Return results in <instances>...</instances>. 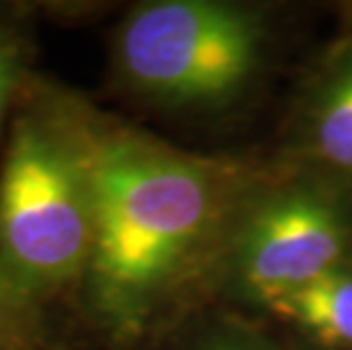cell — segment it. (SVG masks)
I'll use <instances>...</instances> for the list:
<instances>
[{
	"mask_svg": "<svg viewBox=\"0 0 352 350\" xmlns=\"http://www.w3.org/2000/svg\"><path fill=\"white\" fill-rule=\"evenodd\" d=\"M141 350H289L261 321L205 307L182 318Z\"/></svg>",
	"mask_w": 352,
	"mask_h": 350,
	"instance_id": "obj_8",
	"label": "cell"
},
{
	"mask_svg": "<svg viewBox=\"0 0 352 350\" xmlns=\"http://www.w3.org/2000/svg\"><path fill=\"white\" fill-rule=\"evenodd\" d=\"M69 346L64 327L34 309L0 266V350H66Z\"/></svg>",
	"mask_w": 352,
	"mask_h": 350,
	"instance_id": "obj_9",
	"label": "cell"
},
{
	"mask_svg": "<svg viewBox=\"0 0 352 350\" xmlns=\"http://www.w3.org/2000/svg\"><path fill=\"white\" fill-rule=\"evenodd\" d=\"M271 157L352 193V25L307 69Z\"/></svg>",
	"mask_w": 352,
	"mask_h": 350,
	"instance_id": "obj_5",
	"label": "cell"
},
{
	"mask_svg": "<svg viewBox=\"0 0 352 350\" xmlns=\"http://www.w3.org/2000/svg\"><path fill=\"white\" fill-rule=\"evenodd\" d=\"M94 98L39 71L0 155V266L69 334L94 237Z\"/></svg>",
	"mask_w": 352,
	"mask_h": 350,
	"instance_id": "obj_2",
	"label": "cell"
},
{
	"mask_svg": "<svg viewBox=\"0 0 352 350\" xmlns=\"http://www.w3.org/2000/svg\"><path fill=\"white\" fill-rule=\"evenodd\" d=\"M348 266L352 193L268 155L239 200L207 307L261 321L282 298Z\"/></svg>",
	"mask_w": 352,
	"mask_h": 350,
	"instance_id": "obj_4",
	"label": "cell"
},
{
	"mask_svg": "<svg viewBox=\"0 0 352 350\" xmlns=\"http://www.w3.org/2000/svg\"><path fill=\"white\" fill-rule=\"evenodd\" d=\"M69 350H78V346H71ZM87 350H89V348H87Z\"/></svg>",
	"mask_w": 352,
	"mask_h": 350,
	"instance_id": "obj_10",
	"label": "cell"
},
{
	"mask_svg": "<svg viewBox=\"0 0 352 350\" xmlns=\"http://www.w3.org/2000/svg\"><path fill=\"white\" fill-rule=\"evenodd\" d=\"M261 323L289 350H352V266L282 298Z\"/></svg>",
	"mask_w": 352,
	"mask_h": 350,
	"instance_id": "obj_6",
	"label": "cell"
},
{
	"mask_svg": "<svg viewBox=\"0 0 352 350\" xmlns=\"http://www.w3.org/2000/svg\"><path fill=\"white\" fill-rule=\"evenodd\" d=\"M36 0H0V155L14 116L32 80L39 76V28Z\"/></svg>",
	"mask_w": 352,
	"mask_h": 350,
	"instance_id": "obj_7",
	"label": "cell"
},
{
	"mask_svg": "<svg viewBox=\"0 0 352 350\" xmlns=\"http://www.w3.org/2000/svg\"><path fill=\"white\" fill-rule=\"evenodd\" d=\"M280 46L277 5L141 0L109 28L107 89L148 116H230L266 87Z\"/></svg>",
	"mask_w": 352,
	"mask_h": 350,
	"instance_id": "obj_3",
	"label": "cell"
},
{
	"mask_svg": "<svg viewBox=\"0 0 352 350\" xmlns=\"http://www.w3.org/2000/svg\"><path fill=\"white\" fill-rule=\"evenodd\" d=\"M94 237L71 344L141 350L209 305L230 223L264 157L186 151L94 100Z\"/></svg>",
	"mask_w": 352,
	"mask_h": 350,
	"instance_id": "obj_1",
	"label": "cell"
}]
</instances>
